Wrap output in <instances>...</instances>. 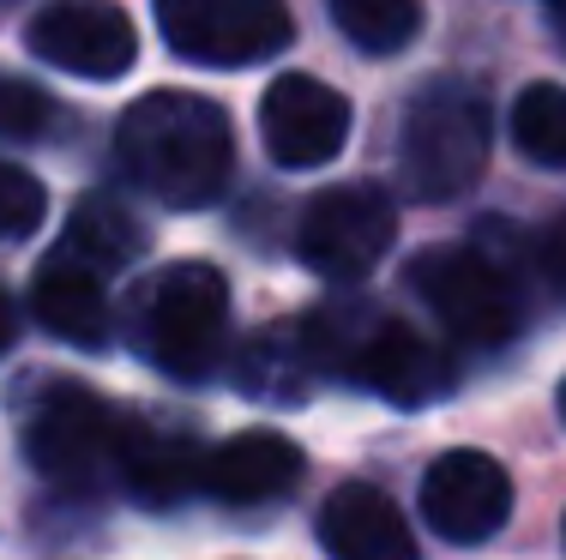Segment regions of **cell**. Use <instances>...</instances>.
<instances>
[{
	"mask_svg": "<svg viewBox=\"0 0 566 560\" xmlns=\"http://www.w3.org/2000/svg\"><path fill=\"white\" fill-rule=\"evenodd\" d=\"M12 338H19V314H12V296L0 289V356L12 350Z\"/></svg>",
	"mask_w": 566,
	"mask_h": 560,
	"instance_id": "cell-23",
	"label": "cell"
},
{
	"mask_svg": "<svg viewBox=\"0 0 566 560\" xmlns=\"http://www.w3.org/2000/svg\"><path fill=\"white\" fill-rule=\"evenodd\" d=\"M241 385H248V398H260V404H302L307 385H314V350H307L302 326H265L260 338L241 350Z\"/></svg>",
	"mask_w": 566,
	"mask_h": 560,
	"instance_id": "cell-16",
	"label": "cell"
},
{
	"mask_svg": "<svg viewBox=\"0 0 566 560\" xmlns=\"http://www.w3.org/2000/svg\"><path fill=\"white\" fill-rule=\"evenodd\" d=\"M55 127H61V103L43 85L0 73V139H43Z\"/></svg>",
	"mask_w": 566,
	"mask_h": 560,
	"instance_id": "cell-21",
	"label": "cell"
},
{
	"mask_svg": "<svg viewBox=\"0 0 566 560\" xmlns=\"http://www.w3.org/2000/svg\"><path fill=\"white\" fill-rule=\"evenodd\" d=\"M295 483H302V446L290 434H272V429H248V434L223 440L206 458V495H218L223 506L277 500Z\"/></svg>",
	"mask_w": 566,
	"mask_h": 560,
	"instance_id": "cell-14",
	"label": "cell"
},
{
	"mask_svg": "<svg viewBox=\"0 0 566 560\" xmlns=\"http://www.w3.org/2000/svg\"><path fill=\"white\" fill-rule=\"evenodd\" d=\"M548 19H555V31L566 36V0H548Z\"/></svg>",
	"mask_w": 566,
	"mask_h": 560,
	"instance_id": "cell-24",
	"label": "cell"
},
{
	"mask_svg": "<svg viewBox=\"0 0 566 560\" xmlns=\"http://www.w3.org/2000/svg\"><path fill=\"white\" fill-rule=\"evenodd\" d=\"M422 518L447 542H489L512 518V476L489 452H440L422 476Z\"/></svg>",
	"mask_w": 566,
	"mask_h": 560,
	"instance_id": "cell-10",
	"label": "cell"
},
{
	"mask_svg": "<svg viewBox=\"0 0 566 560\" xmlns=\"http://www.w3.org/2000/svg\"><path fill=\"white\" fill-rule=\"evenodd\" d=\"M410 289L464 344L494 350L518 331V296H512L506 272L476 247H428L422 260H410Z\"/></svg>",
	"mask_w": 566,
	"mask_h": 560,
	"instance_id": "cell-7",
	"label": "cell"
},
{
	"mask_svg": "<svg viewBox=\"0 0 566 560\" xmlns=\"http://www.w3.org/2000/svg\"><path fill=\"white\" fill-rule=\"evenodd\" d=\"M133 338L169 380H206L229 338V284L206 260H175L139 289Z\"/></svg>",
	"mask_w": 566,
	"mask_h": 560,
	"instance_id": "cell-3",
	"label": "cell"
},
{
	"mask_svg": "<svg viewBox=\"0 0 566 560\" xmlns=\"http://www.w3.org/2000/svg\"><path fill=\"white\" fill-rule=\"evenodd\" d=\"M24 43L73 78H120L139 55V31L109 0H55L24 24Z\"/></svg>",
	"mask_w": 566,
	"mask_h": 560,
	"instance_id": "cell-9",
	"label": "cell"
},
{
	"mask_svg": "<svg viewBox=\"0 0 566 560\" xmlns=\"http://www.w3.org/2000/svg\"><path fill=\"white\" fill-rule=\"evenodd\" d=\"M326 7H332V24L368 55H398L422 24L416 0H326Z\"/></svg>",
	"mask_w": 566,
	"mask_h": 560,
	"instance_id": "cell-18",
	"label": "cell"
},
{
	"mask_svg": "<svg viewBox=\"0 0 566 560\" xmlns=\"http://www.w3.org/2000/svg\"><path fill=\"white\" fill-rule=\"evenodd\" d=\"M319 542L332 560H422L392 495L368 483L332 488V500L319 506Z\"/></svg>",
	"mask_w": 566,
	"mask_h": 560,
	"instance_id": "cell-13",
	"label": "cell"
},
{
	"mask_svg": "<svg viewBox=\"0 0 566 560\" xmlns=\"http://www.w3.org/2000/svg\"><path fill=\"white\" fill-rule=\"evenodd\" d=\"M206 458L193 429L169 422L164 410L120 416L115 429V476L133 488L145 506H181L193 488H206Z\"/></svg>",
	"mask_w": 566,
	"mask_h": 560,
	"instance_id": "cell-12",
	"label": "cell"
},
{
	"mask_svg": "<svg viewBox=\"0 0 566 560\" xmlns=\"http://www.w3.org/2000/svg\"><path fill=\"white\" fill-rule=\"evenodd\" d=\"M43 218H49L43 181H36L31 169H19V163L0 157V242H24V235H36Z\"/></svg>",
	"mask_w": 566,
	"mask_h": 560,
	"instance_id": "cell-20",
	"label": "cell"
},
{
	"mask_svg": "<svg viewBox=\"0 0 566 560\" xmlns=\"http://www.w3.org/2000/svg\"><path fill=\"white\" fill-rule=\"evenodd\" d=\"M120 416L78 380H49L24 410V458L55 488H97L115 476Z\"/></svg>",
	"mask_w": 566,
	"mask_h": 560,
	"instance_id": "cell-5",
	"label": "cell"
},
{
	"mask_svg": "<svg viewBox=\"0 0 566 560\" xmlns=\"http://www.w3.org/2000/svg\"><path fill=\"white\" fill-rule=\"evenodd\" d=\"M536 260H543V272H548V284L566 296V218H555L543 230V242H536Z\"/></svg>",
	"mask_w": 566,
	"mask_h": 560,
	"instance_id": "cell-22",
	"label": "cell"
},
{
	"mask_svg": "<svg viewBox=\"0 0 566 560\" xmlns=\"http://www.w3.org/2000/svg\"><path fill=\"white\" fill-rule=\"evenodd\" d=\"M560 422H566V380H560Z\"/></svg>",
	"mask_w": 566,
	"mask_h": 560,
	"instance_id": "cell-25",
	"label": "cell"
},
{
	"mask_svg": "<svg viewBox=\"0 0 566 560\" xmlns=\"http://www.w3.org/2000/svg\"><path fill=\"white\" fill-rule=\"evenodd\" d=\"M169 49L199 66H253L290 43L283 0H157Z\"/></svg>",
	"mask_w": 566,
	"mask_h": 560,
	"instance_id": "cell-8",
	"label": "cell"
},
{
	"mask_svg": "<svg viewBox=\"0 0 566 560\" xmlns=\"http://www.w3.org/2000/svg\"><path fill=\"white\" fill-rule=\"evenodd\" d=\"M260 139L283 169H319L349 139V97L307 73H283L260 103Z\"/></svg>",
	"mask_w": 566,
	"mask_h": 560,
	"instance_id": "cell-11",
	"label": "cell"
},
{
	"mask_svg": "<svg viewBox=\"0 0 566 560\" xmlns=\"http://www.w3.org/2000/svg\"><path fill=\"white\" fill-rule=\"evenodd\" d=\"M120 169L169 211H199L223 193L235 139L211 97L199 91H145L115 127Z\"/></svg>",
	"mask_w": 566,
	"mask_h": 560,
	"instance_id": "cell-1",
	"label": "cell"
},
{
	"mask_svg": "<svg viewBox=\"0 0 566 560\" xmlns=\"http://www.w3.org/2000/svg\"><path fill=\"white\" fill-rule=\"evenodd\" d=\"M392 235H398V211L386 199V187L344 181L307 199L302 230H295V253L319 277H332V284H356V277H368L386 260Z\"/></svg>",
	"mask_w": 566,
	"mask_h": 560,
	"instance_id": "cell-6",
	"label": "cell"
},
{
	"mask_svg": "<svg viewBox=\"0 0 566 560\" xmlns=\"http://www.w3.org/2000/svg\"><path fill=\"white\" fill-rule=\"evenodd\" d=\"M31 314L43 319V331H55L61 344H78V350H97L103 338H109V296H103V277L91 272V265L55 260L36 272L31 284Z\"/></svg>",
	"mask_w": 566,
	"mask_h": 560,
	"instance_id": "cell-15",
	"label": "cell"
},
{
	"mask_svg": "<svg viewBox=\"0 0 566 560\" xmlns=\"http://www.w3.org/2000/svg\"><path fill=\"white\" fill-rule=\"evenodd\" d=\"M489 163V103L464 78H434L416 91L398 139V169L416 199H458L470 193Z\"/></svg>",
	"mask_w": 566,
	"mask_h": 560,
	"instance_id": "cell-4",
	"label": "cell"
},
{
	"mask_svg": "<svg viewBox=\"0 0 566 560\" xmlns=\"http://www.w3.org/2000/svg\"><path fill=\"white\" fill-rule=\"evenodd\" d=\"M512 139L531 163L566 169V91L560 85H524L512 103Z\"/></svg>",
	"mask_w": 566,
	"mask_h": 560,
	"instance_id": "cell-19",
	"label": "cell"
},
{
	"mask_svg": "<svg viewBox=\"0 0 566 560\" xmlns=\"http://www.w3.org/2000/svg\"><path fill=\"white\" fill-rule=\"evenodd\" d=\"M139 247H145L139 223H133L127 211L115 205V199H85V205L66 218V235H61V253H66V260L91 265L97 277L120 272V265H127Z\"/></svg>",
	"mask_w": 566,
	"mask_h": 560,
	"instance_id": "cell-17",
	"label": "cell"
},
{
	"mask_svg": "<svg viewBox=\"0 0 566 560\" xmlns=\"http://www.w3.org/2000/svg\"><path fill=\"white\" fill-rule=\"evenodd\" d=\"M302 338L319 373H338L361 392H380L386 404H434L452 392L447 350L380 308H361V302L319 308L302 319Z\"/></svg>",
	"mask_w": 566,
	"mask_h": 560,
	"instance_id": "cell-2",
	"label": "cell"
}]
</instances>
